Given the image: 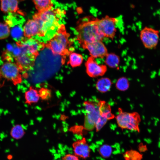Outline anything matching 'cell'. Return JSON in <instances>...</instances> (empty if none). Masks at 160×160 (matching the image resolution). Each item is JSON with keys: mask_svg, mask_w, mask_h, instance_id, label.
<instances>
[{"mask_svg": "<svg viewBox=\"0 0 160 160\" xmlns=\"http://www.w3.org/2000/svg\"><path fill=\"white\" fill-rule=\"evenodd\" d=\"M64 10L51 8L35 14L33 18L36 19L39 25V31L37 35L44 41H48L55 34L62 24L61 21L64 17Z\"/></svg>", "mask_w": 160, "mask_h": 160, "instance_id": "obj_1", "label": "cell"}, {"mask_svg": "<svg viewBox=\"0 0 160 160\" xmlns=\"http://www.w3.org/2000/svg\"><path fill=\"white\" fill-rule=\"evenodd\" d=\"M98 19L90 20L88 17L82 18L76 28L78 41L82 47L97 41H102L104 37L98 25Z\"/></svg>", "mask_w": 160, "mask_h": 160, "instance_id": "obj_2", "label": "cell"}, {"mask_svg": "<svg viewBox=\"0 0 160 160\" xmlns=\"http://www.w3.org/2000/svg\"><path fill=\"white\" fill-rule=\"evenodd\" d=\"M69 35L64 25L62 24L54 36L45 44V47L54 54L65 56L69 54Z\"/></svg>", "mask_w": 160, "mask_h": 160, "instance_id": "obj_3", "label": "cell"}, {"mask_svg": "<svg viewBox=\"0 0 160 160\" xmlns=\"http://www.w3.org/2000/svg\"><path fill=\"white\" fill-rule=\"evenodd\" d=\"M116 118L118 126L121 129L140 131L139 125L140 119L138 113L124 112L119 108L118 114Z\"/></svg>", "mask_w": 160, "mask_h": 160, "instance_id": "obj_4", "label": "cell"}, {"mask_svg": "<svg viewBox=\"0 0 160 160\" xmlns=\"http://www.w3.org/2000/svg\"><path fill=\"white\" fill-rule=\"evenodd\" d=\"M100 100L86 101L83 103L85 111L84 129L90 131L95 128L96 123L100 116Z\"/></svg>", "mask_w": 160, "mask_h": 160, "instance_id": "obj_5", "label": "cell"}, {"mask_svg": "<svg viewBox=\"0 0 160 160\" xmlns=\"http://www.w3.org/2000/svg\"><path fill=\"white\" fill-rule=\"evenodd\" d=\"M16 45L20 48L21 52L37 56L39 52L45 47V44L33 37L23 38L16 42Z\"/></svg>", "mask_w": 160, "mask_h": 160, "instance_id": "obj_6", "label": "cell"}, {"mask_svg": "<svg viewBox=\"0 0 160 160\" xmlns=\"http://www.w3.org/2000/svg\"><path fill=\"white\" fill-rule=\"evenodd\" d=\"M1 76L15 85L22 81L21 72L16 64L12 62L4 63L0 68Z\"/></svg>", "mask_w": 160, "mask_h": 160, "instance_id": "obj_7", "label": "cell"}, {"mask_svg": "<svg viewBox=\"0 0 160 160\" xmlns=\"http://www.w3.org/2000/svg\"><path fill=\"white\" fill-rule=\"evenodd\" d=\"M159 31L149 27H145L140 32V38L144 47L152 49L156 47L159 39Z\"/></svg>", "mask_w": 160, "mask_h": 160, "instance_id": "obj_8", "label": "cell"}, {"mask_svg": "<svg viewBox=\"0 0 160 160\" xmlns=\"http://www.w3.org/2000/svg\"><path fill=\"white\" fill-rule=\"evenodd\" d=\"M118 20L117 18L106 16L101 19H98L99 28L105 37L113 39L116 34V25Z\"/></svg>", "mask_w": 160, "mask_h": 160, "instance_id": "obj_9", "label": "cell"}, {"mask_svg": "<svg viewBox=\"0 0 160 160\" xmlns=\"http://www.w3.org/2000/svg\"><path fill=\"white\" fill-rule=\"evenodd\" d=\"M100 116L95 125V129L98 132L105 124L108 120L115 117L111 112L110 105L105 101L100 100Z\"/></svg>", "mask_w": 160, "mask_h": 160, "instance_id": "obj_10", "label": "cell"}, {"mask_svg": "<svg viewBox=\"0 0 160 160\" xmlns=\"http://www.w3.org/2000/svg\"><path fill=\"white\" fill-rule=\"evenodd\" d=\"M85 65L87 73L89 77L92 78L103 76L107 71L106 65L99 64L95 58L91 56L88 58Z\"/></svg>", "mask_w": 160, "mask_h": 160, "instance_id": "obj_11", "label": "cell"}, {"mask_svg": "<svg viewBox=\"0 0 160 160\" xmlns=\"http://www.w3.org/2000/svg\"><path fill=\"white\" fill-rule=\"evenodd\" d=\"M82 47L87 50L90 56L95 58H103L108 53L107 49L102 41H97L87 44Z\"/></svg>", "mask_w": 160, "mask_h": 160, "instance_id": "obj_12", "label": "cell"}, {"mask_svg": "<svg viewBox=\"0 0 160 160\" xmlns=\"http://www.w3.org/2000/svg\"><path fill=\"white\" fill-rule=\"evenodd\" d=\"M37 57L33 54L21 52L15 58V60L22 73L28 71L33 67Z\"/></svg>", "mask_w": 160, "mask_h": 160, "instance_id": "obj_13", "label": "cell"}, {"mask_svg": "<svg viewBox=\"0 0 160 160\" xmlns=\"http://www.w3.org/2000/svg\"><path fill=\"white\" fill-rule=\"evenodd\" d=\"M72 145L73 154L79 158L86 159L89 157L90 148L85 138L74 141Z\"/></svg>", "mask_w": 160, "mask_h": 160, "instance_id": "obj_14", "label": "cell"}, {"mask_svg": "<svg viewBox=\"0 0 160 160\" xmlns=\"http://www.w3.org/2000/svg\"><path fill=\"white\" fill-rule=\"evenodd\" d=\"M5 22L9 27L11 36L15 41L17 42L24 38L23 28L22 25L17 23H14L10 16L7 18Z\"/></svg>", "mask_w": 160, "mask_h": 160, "instance_id": "obj_15", "label": "cell"}, {"mask_svg": "<svg viewBox=\"0 0 160 160\" xmlns=\"http://www.w3.org/2000/svg\"><path fill=\"white\" fill-rule=\"evenodd\" d=\"M23 28L24 36L28 38L37 35L40 29L38 22L33 18L26 23Z\"/></svg>", "mask_w": 160, "mask_h": 160, "instance_id": "obj_16", "label": "cell"}, {"mask_svg": "<svg viewBox=\"0 0 160 160\" xmlns=\"http://www.w3.org/2000/svg\"><path fill=\"white\" fill-rule=\"evenodd\" d=\"M1 9L4 13H15L18 11L17 0H0Z\"/></svg>", "mask_w": 160, "mask_h": 160, "instance_id": "obj_17", "label": "cell"}, {"mask_svg": "<svg viewBox=\"0 0 160 160\" xmlns=\"http://www.w3.org/2000/svg\"><path fill=\"white\" fill-rule=\"evenodd\" d=\"M7 49L4 52L2 55L3 58L8 62H12L13 58L19 55L21 51L20 48L16 45L9 44Z\"/></svg>", "mask_w": 160, "mask_h": 160, "instance_id": "obj_18", "label": "cell"}, {"mask_svg": "<svg viewBox=\"0 0 160 160\" xmlns=\"http://www.w3.org/2000/svg\"><path fill=\"white\" fill-rule=\"evenodd\" d=\"M25 103L28 105L37 103L39 100V96L38 91L34 87L30 86L24 94Z\"/></svg>", "mask_w": 160, "mask_h": 160, "instance_id": "obj_19", "label": "cell"}, {"mask_svg": "<svg viewBox=\"0 0 160 160\" xmlns=\"http://www.w3.org/2000/svg\"><path fill=\"white\" fill-rule=\"evenodd\" d=\"M112 84V82L109 78L102 77L97 81L96 84V88L99 92L105 93L109 91Z\"/></svg>", "mask_w": 160, "mask_h": 160, "instance_id": "obj_20", "label": "cell"}, {"mask_svg": "<svg viewBox=\"0 0 160 160\" xmlns=\"http://www.w3.org/2000/svg\"><path fill=\"white\" fill-rule=\"evenodd\" d=\"M105 63L110 68H118L120 61V57L116 54L108 53L105 57Z\"/></svg>", "mask_w": 160, "mask_h": 160, "instance_id": "obj_21", "label": "cell"}, {"mask_svg": "<svg viewBox=\"0 0 160 160\" xmlns=\"http://www.w3.org/2000/svg\"><path fill=\"white\" fill-rule=\"evenodd\" d=\"M83 60V57L80 54L72 52L70 55L69 63L73 67L80 66L82 63Z\"/></svg>", "mask_w": 160, "mask_h": 160, "instance_id": "obj_22", "label": "cell"}, {"mask_svg": "<svg viewBox=\"0 0 160 160\" xmlns=\"http://www.w3.org/2000/svg\"><path fill=\"white\" fill-rule=\"evenodd\" d=\"M39 12L50 8L52 6L51 0H32Z\"/></svg>", "mask_w": 160, "mask_h": 160, "instance_id": "obj_23", "label": "cell"}, {"mask_svg": "<svg viewBox=\"0 0 160 160\" xmlns=\"http://www.w3.org/2000/svg\"><path fill=\"white\" fill-rule=\"evenodd\" d=\"M10 133L12 137L16 139H18L24 136L25 132L24 129L21 125L16 124L12 127Z\"/></svg>", "mask_w": 160, "mask_h": 160, "instance_id": "obj_24", "label": "cell"}, {"mask_svg": "<svg viewBox=\"0 0 160 160\" xmlns=\"http://www.w3.org/2000/svg\"><path fill=\"white\" fill-rule=\"evenodd\" d=\"M116 89L120 91H126L129 87V83L128 79L124 77L120 78L116 82Z\"/></svg>", "mask_w": 160, "mask_h": 160, "instance_id": "obj_25", "label": "cell"}, {"mask_svg": "<svg viewBox=\"0 0 160 160\" xmlns=\"http://www.w3.org/2000/svg\"><path fill=\"white\" fill-rule=\"evenodd\" d=\"M124 157L125 160H141L142 155L137 151L131 150L127 151Z\"/></svg>", "mask_w": 160, "mask_h": 160, "instance_id": "obj_26", "label": "cell"}, {"mask_svg": "<svg viewBox=\"0 0 160 160\" xmlns=\"http://www.w3.org/2000/svg\"><path fill=\"white\" fill-rule=\"evenodd\" d=\"M112 151V147L107 144L101 145L99 149V152L100 155L104 158H108L110 157Z\"/></svg>", "mask_w": 160, "mask_h": 160, "instance_id": "obj_27", "label": "cell"}, {"mask_svg": "<svg viewBox=\"0 0 160 160\" xmlns=\"http://www.w3.org/2000/svg\"><path fill=\"white\" fill-rule=\"evenodd\" d=\"M10 33V29L6 23H0V39L7 38Z\"/></svg>", "mask_w": 160, "mask_h": 160, "instance_id": "obj_28", "label": "cell"}, {"mask_svg": "<svg viewBox=\"0 0 160 160\" xmlns=\"http://www.w3.org/2000/svg\"><path fill=\"white\" fill-rule=\"evenodd\" d=\"M38 92L40 97L43 100H48L51 97V91L49 89L41 88Z\"/></svg>", "mask_w": 160, "mask_h": 160, "instance_id": "obj_29", "label": "cell"}, {"mask_svg": "<svg viewBox=\"0 0 160 160\" xmlns=\"http://www.w3.org/2000/svg\"><path fill=\"white\" fill-rule=\"evenodd\" d=\"M80 158L73 153H67L63 156L60 160H80Z\"/></svg>", "mask_w": 160, "mask_h": 160, "instance_id": "obj_30", "label": "cell"}, {"mask_svg": "<svg viewBox=\"0 0 160 160\" xmlns=\"http://www.w3.org/2000/svg\"><path fill=\"white\" fill-rule=\"evenodd\" d=\"M140 151H144L146 150V147L144 145H142L140 147Z\"/></svg>", "mask_w": 160, "mask_h": 160, "instance_id": "obj_31", "label": "cell"}, {"mask_svg": "<svg viewBox=\"0 0 160 160\" xmlns=\"http://www.w3.org/2000/svg\"><path fill=\"white\" fill-rule=\"evenodd\" d=\"M159 12H159V10H157L156 11V14H159Z\"/></svg>", "mask_w": 160, "mask_h": 160, "instance_id": "obj_32", "label": "cell"}, {"mask_svg": "<svg viewBox=\"0 0 160 160\" xmlns=\"http://www.w3.org/2000/svg\"><path fill=\"white\" fill-rule=\"evenodd\" d=\"M156 12H154L153 13V15L154 16H155L156 15Z\"/></svg>", "mask_w": 160, "mask_h": 160, "instance_id": "obj_33", "label": "cell"}, {"mask_svg": "<svg viewBox=\"0 0 160 160\" xmlns=\"http://www.w3.org/2000/svg\"><path fill=\"white\" fill-rule=\"evenodd\" d=\"M150 8L151 9L153 10V8L152 6H151L150 7Z\"/></svg>", "mask_w": 160, "mask_h": 160, "instance_id": "obj_34", "label": "cell"}, {"mask_svg": "<svg viewBox=\"0 0 160 160\" xmlns=\"http://www.w3.org/2000/svg\"><path fill=\"white\" fill-rule=\"evenodd\" d=\"M1 70H0V78L1 76Z\"/></svg>", "mask_w": 160, "mask_h": 160, "instance_id": "obj_35", "label": "cell"}, {"mask_svg": "<svg viewBox=\"0 0 160 160\" xmlns=\"http://www.w3.org/2000/svg\"><path fill=\"white\" fill-rule=\"evenodd\" d=\"M158 1L160 4V0H158Z\"/></svg>", "mask_w": 160, "mask_h": 160, "instance_id": "obj_36", "label": "cell"}, {"mask_svg": "<svg viewBox=\"0 0 160 160\" xmlns=\"http://www.w3.org/2000/svg\"><path fill=\"white\" fill-rule=\"evenodd\" d=\"M159 15H160V12H159Z\"/></svg>", "mask_w": 160, "mask_h": 160, "instance_id": "obj_37", "label": "cell"}, {"mask_svg": "<svg viewBox=\"0 0 160 160\" xmlns=\"http://www.w3.org/2000/svg\"><path fill=\"white\" fill-rule=\"evenodd\" d=\"M159 12H160V8L159 9Z\"/></svg>", "mask_w": 160, "mask_h": 160, "instance_id": "obj_38", "label": "cell"}]
</instances>
